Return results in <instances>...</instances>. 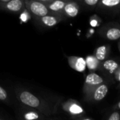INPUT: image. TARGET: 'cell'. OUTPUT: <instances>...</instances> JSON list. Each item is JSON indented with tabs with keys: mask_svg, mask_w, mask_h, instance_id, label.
<instances>
[{
	"mask_svg": "<svg viewBox=\"0 0 120 120\" xmlns=\"http://www.w3.org/2000/svg\"><path fill=\"white\" fill-rule=\"evenodd\" d=\"M99 2L98 0H84V3L88 6H96Z\"/></svg>",
	"mask_w": 120,
	"mask_h": 120,
	"instance_id": "cell-19",
	"label": "cell"
},
{
	"mask_svg": "<svg viewBox=\"0 0 120 120\" xmlns=\"http://www.w3.org/2000/svg\"><path fill=\"white\" fill-rule=\"evenodd\" d=\"M108 120H120V113L117 111L113 112Z\"/></svg>",
	"mask_w": 120,
	"mask_h": 120,
	"instance_id": "cell-18",
	"label": "cell"
},
{
	"mask_svg": "<svg viewBox=\"0 0 120 120\" xmlns=\"http://www.w3.org/2000/svg\"><path fill=\"white\" fill-rule=\"evenodd\" d=\"M36 21L44 27H52L56 25L63 20V15L56 14H49L42 18L35 19Z\"/></svg>",
	"mask_w": 120,
	"mask_h": 120,
	"instance_id": "cell-7",
	"label": "cell"
},
{
	"mask_svg": "<svg viewBox=\"0 0 120 120\" xmlns=\"http://www.w3.org/2000/svg\"><path fill=\"white\" fill-rule=\"evenodd\" d=\"M21 120H43L44 116L41 112L31 109H24L20 112Z\"/></svg>",
	"mask_w": 120,
	"mask_h": 120,
	"instance_id": "cell-9",
	"label": "cell"
},
{
	"mask_svg": "<svg viewBox=\"0 0 120 120\" xmlns=\"http://www.w3.org/2000/svg\"><path fill=\"white\" fill-rule=\"evenodd\" d=\"M0 120H1V119H0Z\"/></svg>",
	"mask_w": 120,
	"mask_h": 120,
	"instance_id": "cell-24",
	"label": "cell"
},
{
	"mask_svg": "<svg viewBox=\"0 0 120 120\" xmlns=\"http://www.w3.org/2000/svg\"><path fill=\"white\" fill-rule=\"evenodd\" d=\"M44 4L46 5L48 9L51 14H56L63 15L64 8L66 5L67 1L56 0V1H41Z\"/></svg>",
	"mask_w": 120,
	"mask_h": 120,
	"instance_id": "cell-8",
	"label": "cell"
},
{
	"mask_svg": "<svg viewBox=\"0 0 120 120\" xmlns=\"http://www.w3.org/2000/svg\"><path fill=\"white\" fill-rule=\"evenodd\" d=\"M118 49H119V50H120V40L119 41V42H118Z\"/></svg>",
	"mask_w": 120,
	"mask_h": 120,
	"instance_id": "cell-22",
	"label": "cell"
},
{
	"mask_svg": "<svg viewBox=\"0 0 120 120\" xmlns=\"http://www.w3.org/2000/svg\"><path fill=\"white\" fill-rule=\"evenodd\" d=\"M119 67V64L113 60H106L102 64L103 69L110 74H115Z\"/></svg>",
	"mask_w": 120,
	"mask_h": 120,
	"instance_id": "cell-12",
	"label": "cell"
},
{
	"mask_svg": "<svg viewBox=\"0 0 120 120\" xmlns=\"http://www.w3.org/2000/svg\"></svg>",
	"mask_w": 120,
	"mask_h": 120,
	"instance_id": "cell-25",
	"label": "cell"
},
{
	"mask_svg": "<svg viewBox=\"0 0 120 120\" xmlns=\"http://www.w3.org/2000/svg\"><path fill=\"white\" fill-rule=\"evenodd\" d=\"M108 92V86L106 84L103 83L96 88H95L88 96L87 98L89 101L94 102H99L102 101Z\"/></svg>",
	"mask_w": 120,
	"mask_h": 120,
	"instance_id": "cell-6",
	"label": "cell"
},
{
	"mask_svg": "<svg viewBox=\"0 0 120 120\" xmlns=\"http://www.w3.org/2000/svg\"><path fill=\"white\" fill-rule=\"evenodd\" d=\"M18 99L25 106L35 110L44 115H50L51 110L49 104L27 90L20 89L16 93Z\"/></svg>",
	"mask_w": 120,
	"mask_h": 120,
	"instance_id": "cell-1",
	"label": "cell"
},
{
	"mask_svg": "<svg viewBox=\"0 0 120 120\" xmlns=\"http://www.w3.org/2000/svg\"><path fill=\"white\" fill-rule=\"evenodd\" d=\"M25 1L22 0H0V10L18 13L25 9Z\"/></svg>",
	"mask_w": 120,
	"mask_h": 120,
	"instance_id": "cell-3",
	"label": "cell"
},
{
	"mask_svg": "<svg viewBox=\"0 0 120 120\" xmlns=\"http://www.w3.org/2000/svg\"><path fill=\"white\" fill-rule=\"evenodd\" d=\"M115 76L117 80L120 81V67H119V68L117 70V71L115 73Z\"/></svg>",
	"mask_w": 120,
	"mask_h": 120,
	"instance_id": "cell-20",
	"label": "cell"
},
{
	"mask_svg": "<svg viewBox=\"0 0 120 120\" xmlns=\"http://www.w3.org/2000/svg\"><path fill=\"white\" fill-rule=\"evenodd\" d=\"M68 63L72 68H73L74 70L78 72L84 71L86 67V60L81 57H77V56L68 57Z\"/></svg>",
	"mask_w": 120,
	"mask_h": 120,
	"instance_id": "cell-10",
	"label": "cell"
},
{
	"mask_svg": "<svg viewBox=\"0 0 120 120\" xmlns=\"http://www.w3.org/2000/svg\"><path fill=\"white\" fill-rule=\"evenodd\" d=\"M108 49L109 47L105 45L101 46L98 47L95 52V58L97 60L103 61L106 59L108 54Z\"/></svg>",
	"mask_w": 120,
	"mask_h": 120,
	"instance_id": "cell-13",
	"label": "cell"
},
{
	"mask_svg": "<svg viewBox=\"0 0 120 120\" xmlns=\"http://www.w3.org/2000/svg\"><path fill=\"white\" fill-rule=\"evenodd\" d=\"M25 8L35 19L51 14L46 4L41 1H25Z\"/></svg>",
	"mask_w": 120,
	"mask_h": 120,
	"instance_id": "cell-2",
	"label": "cell"
},
{
	"mask_svg": "<svg viewBox=\"0 0 120 120\" xmlns=\"http://www.w3.org/2000/svg\"><path fill=\"white\" fill-rule=\"evenodd\" d=\"M91 120V119H89V118H85V119H82V120Z\"/></svg>",
	"mask_w": 120,
	"mask_h": 120,
	"instance_id": "cell-23",
	"label": "cell"
},
{
	"mask_svg": "<svg viewBox=\"0 0 120 120\" xmlns=\"http://www.w3.org/2000/svg\"><path fill=\"white\" fill-rule=\"evenodd\" d=\"M100 3L103 7L112 8L120 5V0H102Z\"/></svg>",
	"mask_w": 120,
	"mask_h": 120,
	"instance_id": "cell-15",
	"label": "cell"
},
{
	"mask_svg": "<svg viewBox=\"0 0 120 120\" xmlns=\"http://www.w3.org/2000/svg\"><path fill=\"white\" fill-rule=\"evenodd\" d=\"M79 11V6L76 2L67 1L66 5L64 8L63 14H65L68 17L75 18L77 15Z\"/></svg>",
	"mask_w": 120,
	"mask_h": 120,
	"instance_id": "cell-11",
	"label": "cell"
},
{
	"mask_svg": "<svg viewBox=\"0 0 120 120\" xmlns=\"http://www.w3.org/2000/svg\"><path fill=\"white\" fill-rule=\"evenodd\" d=\"M104 83V79L102 77L95 72H91L86 75L84 81V91L86 96L97 86Z\"/></svg>",
	"mask_w": 120,
	"mask_h": 120,
	"instance_id": "cell-4",
	"label": "cell"
},
{
	"mask_svg": "<svg viewBox=\"0 0 120 120\" xmlns=\"http://www.w3.org/2000/svg\"><path fill=\"white\" fill-rule=\"evenodd\" d=\"M65 109L70 114L74 115H81L84 112V110L81 106H79L77 103H71L70 104V103H68L67 104V105L65 106Z\"/></svg>",
	"mask_w": 120,
	"mask_h": 120,
	"instance_id": "cell-14",
	"label": "cell"
},
{
	"mask_svg": "<svg viewBox=\"0 0 120 120\" xmlns=\"http://www.w3.org/2000/svg\"><path fill=\"white\" fill-rule=\"evenodd\" d=\"M86 65L89 69H96L97 66V62H96V58H93V57H88L86 59Z\"/></svg>",
	"mask_w": 120,
	"mask_h": 120,
	"instance_id": "cell-16",
	"label": "cell"
},
{
	"mask_svg": "<svg viewBox=\"0 0 120 120\" xmlns=\"http://www.w3.org/2000/svg\"><path fill=\"white\" fill-rule=\"evenodd\" d=\"M114 109H115V110H120V101L117 104L116 106L114 107Z\"/></svg>",
	"mask_w": 120,
	"mask_h": 120,
	"instance_id": "cell-21",
	"label": "cell"
},
{
	"mask_svg": "<svg viewBox=\"0 0 120 120\" xmlns=\"http://www.w3.org/2000/svg\"><path fill=\"white\" fill-rule=\"evenodd\" d=\"M0 100L2 101H6L8 100V94L6 91L0 86Z\"/></svg>",
	"mask_w": 120,
	"mask_h": 120,
	"instance_id": "cell-17",
	"label": "cell"
},
{
	"mask_svg": "<svg viewBox=\"0 0 120 120\" xmlns=\"http://www.w3.org/2000/svg\"><path fill=\"white\" fill-rule=\"evenodd\" d=\"M100 33L108 40H118L120 39V26L116 25H106L100 30Z\"/></svg>",
	"mask_w": 120,
	"mask_h": 120,
	"instance_id": "cell-5",
	"label": "cell"
}]
</instances>
